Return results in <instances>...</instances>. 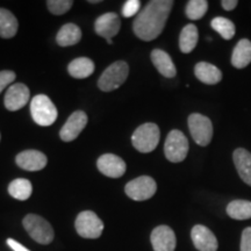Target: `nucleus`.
I'll return each mask as SVG.
<instances>
[{"mask_svg": "<svg viewBox=\"0 0 251 251\" xmlns=\"http://www.w3.org/2000/svg\"><path fill=\"white\" fill-rule=\"evenodd\" d=\"M208 9V1L206 0H191L187 2L185 13L190 20H199L206 14Z\"/></svg>", "mask_w": 251, "mask_h": 251, "instance_id": "28", "label": "nucleus"}, {"mask_svg": "<svg viewBox=\"0 0 251 251\" xmlns=\"http://www.w3.org/2000/svg\"><path fill=\"white\" fill-rule=\"evenodd\" d=\"M188 140L180 130L174 129L169 133L164 144L165 157L172 163H180L186 158Z\"/></svg>", "mask_w": 251, "mask_h": 251, "instance_id": "7", "label": "nucleus"}, {"mask_svg": "<svg viewBox=\"0 0 251 251\" xmlns=\"http://www.w3.org/2000/svg\"><path fill=\"white\" fill-rule=\"evenodd\" d=\"M174 6L172 0H152L134 20L135 35L143 41H152L161 35Z\"/></svg>", "mask_w": 251, "mask_h": 251, "instance_id": "1", "label": "nucleus"}, {"mask_svg": "<svg viewBox=\"0 0 251 251\" xmlns=\"http://www.w3.org/2000/svg\"><path fill=\"white\" fill-rule=\"evenodd\" d=\"M68 71L71 77L77 79H84L90 77L94 72V63L87 57H79L71 61L68 67Z\"/></svg>", "mask_w": 251, "mask_h": 251, "instance_id": "22", "label": "nucleus"}, {"mask_svg": "<svg viewBox=\"0 0 251 251\" xmlns=\"http://www.w3.org/2000/svg\"><path fill=\"white\" fill-rule=\"evenodd\" d=\"M75 227L78 235L84 238H98L101 236L103 224L92 211H84L78 214Z\"/></svg>", "mask_w": 251, "mask_h": 251, "instance_id": "8", "label": "nucleus"}, {"mask_svg": "<svg viewBox=\"0 0 251 251\" xmlns=\"http://www.w3.org/2000/svg\"><path fill=\"white\" fill-rule=\"evenodd\" d=\"M233 159L241 179L251 186V153L246 149L238 148L234 151Z\"/></svg>", "mask_w": 251, "mask_h": 251, "instance_id": "19", "label": "nucleus"}, {"mask_svg": "<svg viewBox=\"0 0 251 251\" xmlns=\"http://www.w3.org/2000/svg\"><path fill=\"white\" fill-rule=\"evenodd\" d=\"M240 251H251V227H248L243 230Z\"/></svg>", "mask_w": 251, "mask_h": 251, "instance_id": "32", "label": "nucleus"}, {"mask_svg": "<svg viewBox=\"0 0 251 251\" xmlns=\"http://www.w3.org/2000/svg\"><path fill=\"white\" fill-rule=\"evenodd\" d=\"M23 224L29 236L37 243L49 244L54 240V229L42 216L28 214L25 216Z\"/></svg>", "mask_w": 251, "mask_h": 251, "instance_id": "5", "label": "nucleus"}, {"mask_svg": "<svg viewBox=\"0 0 251 251\" xmlns=\"http://www.w3.org/2000/svg\"><path fill=\"white\" fill-rule=\"evenodd\" d=\"M211 26L216 33L220 34V36L225 40H231L235 36V25L233 21H230L227 18L216 17L212 20Z\"/></svg>", "mask_w": 251, "mask_h": 251, "instance_id": "27", "label": "nucleus"}, {"mask_svg": "<svg viewBox=\"0 0 251 251\" xmlns=\"http://www.w3.org/2000/svg\"><path fill=\"white\" fill-rule=\"evenodd\" d=\"M153 251H175L177 240L175 231L168 226H158L150 236Z\"/></svg>", "mask_w": 251, "mask_h": 251, "instance_id": "11", "label": "nucleus"}, {"mask_svg": "<svg viewBox=\"0 0 251 251\" xmlns=\"http://www.w3.org/2000/svg\"><path fill=\"white\" fill-rule=\"evenodd\" d=\"M30 97V92L29 89L25 85V84L21 83H17L13 84L6 92L5 99H4V103L5 107L8 109V111H19L23 107H25V105L28 102Z\"/></svg>", "mask_w": 251, "mask_h": 251, "instance_id": "12", "label": "nucleus"}, {"mask_svg": "<svg viewBox=\"0 0 251 251\" xmlns=\"http://www.w3.org/2000/svg\"><path fill=\"white\" fill-rule=\"evenodd\" d=\"M15 80V74L13 71L4 70L0 71V93Z\"/></svg>", "mask_w": 251, "mask_h": 251, "instance_id": "31", "label": "nucleus"}, {"mask_svg": "<svg viewBox=\"0 0 251 251\" xmlns=\"http://www.w3.org/2000/svg\"><path fill=\"white\" fill-rule=\"evenodd\" d=\"M194 75L201 83L207 84V85H215L222 79L221 70L207 62L198 63L194 67Z\"/></svg>", "mask_w": 251, "mask_h": 251, "instance_id": "18", "label": "nucleus"}, {"mask_svg": "<svg viewBox=\"0 0 251 251\" xmlns=\"http://www.w3.org/2000/svg\"><path fill=\"white\" fill-rule=\"evenodd\" d=\"M49 11L55 15H62L67 13L74 5V1L70 0H48L47 1Z\"/></svg>", "mask_w": 251, "mask_h": 251, "instance_id": "29", "label": "nucleus"}, {"mask_svg": "<svg viewBox=\"0 0 251 251\" xmlns=\"http://www.w3.org/2000/svg\"><path fill=\"white\" fill-rule=\"evenodd\" d=\"M188 129L198 146L206 147L211 143L213 139L212 121L205 115L193 113L188 117Z\"/></svg>", "mask_w": 251, "mask_h": 251, "instance_id": "6", "label": "nucleus"}, {"mask_svg": "<svg viewBox=\"0 0 251 251\" xmlns=\"http://www.w3.org/2000/svg\"><path fill=\"white\" fill-rule=\"evenodd\" d=\"M251 63V41L242 39L237 42L231 55V64L236 69H243Z\"/></svg>", "mask_w": 251, "mask_h": 251, "instance_id": "20", "label": "nucleus"}, {"mask_svg": "<svg viewBox=\"0 0 251 251\" xmlns=\"http://www.w3.org/2000/svg\"><path fill=\"white\" fill-rule=\"evenodd\" d=\"M157 184L149 176H141L126 185L125 192L135 201H144L155 196Z\"/></svg>", "mask_w": 251, "mask_h": 251, "instance_id": "9", "label": "nucleus"}, {"mask_svg": "<svg viewBox=\"0 0 251 251\" xmlns=\"http://www.w3.org/2000/svg\"><path fill=\"white\" fill-rule=\"evenodd\" d=\"M221 5L226 11H233L234 8H236L238 1L237 0H222Z\"/></svg>", "mask_w": 251, "mask_h": 251, "instance_id": "34", "label": "nucleus"}, {"mask_svg": "<svg viewBox=\"0 0 251 251\" xmlns=\"http://www.w3.org/2000/svg\"><path fill=\"white\" fill-rule=\"evenodd\" d=\"M129 75V67L125 61L114 62L102 72L98 80L99 89L103 92L117 90L127 79Z\"/></svg>", "mask_w": 251, "mask_h": 251, "instance_id": "4", "label": "nucleus"}, {"mask_svg": "<svg viewBox=\"0 0 251 251\" xmlns=\"http://www.w3.org/2000/svg\"><path fill=\"white\" fill-rule=\"evenodd\" d=\"M161 131L156 124H144L134 131L131 143L134 148L142 153L151 152L158 146Z\"/></svg>", "mask_w": 251, "mask_h": 251, "instance_id": "2", "label": "nucleus"}, {"mask_svg": "<svg viewBox=\"0 0 251 251\" xmlns=\"http://www.w3.org/2000/svg\"><path fill=\"white\" fill-rule=\"evenodd\" d=\"M121 27L120 18L117 13H105L96 20L94 29L99 36L105 37L106 40H112V37L118 35Z\"/></svg>", "mask_w": 251, "mask_h": 251, "instance_id": "15", "label": "nucleus"}, {"mask_svg": "<svg viewBox=\"0 0 251 251\" xmlns=\"http://www.w3.org/2000/svg\"><path fill=\"white\" fill-rule=\"evenodd\" d=\"M31 192H33L31 183L28 179H25V178L14 179L13 181H11V184L8 186V193L14 199L21 200V201L27 200L31 196Z\"/></svg>", "mask_w": 251, "mask_h": 251, "instance_id": "25", "label": "nucleus"}, {"mask_svg": "<svg viewBox=\"0 0 251 251\" xmlns=\"http://www.w3.org/2000/svg\"><path fill=\"white\" fill-rule=\"evenodd\" d=\"M30 113L33 120L39 126L48 127L57 119V108L45 94L35 96L30 101Z\"/></svg>", "mask_w": 251, "mask_h": 251, "instance_id": "3", "label": "nucleus"}, {"mask_svg": "<svg viewBox=\"0 0 251 251\" xmlns=\"http://www.w3.org/2000/svg\"><path fill=\"white\" fill-rule=\"evenodd\" d=\"M81 39V30L80 28L75 24L64 25L56 35V41L58 46L69 47L75 46L79 42Z\"/></svg>", "mask_w": 251, "mask_h": 251, "instance_id": "21", "label": "nucleus"}, {"mask_svg": "<svg viewBox=\"0 0 251 251\" xmlns=\"http://www.w3.org/2000/svg\"><path fill=\"white\" fill-rule=\"evenodd\" d=\"M17 164L26 171H40L46 168L47 156L37 150H25L15 158Z\"/></svg>", "mask_w": 251, "mask_h": 251, "instance_id": "16", "label": "nucleus"}, {"mask_svg": "<svg viewBox=\"0 0 251 251\" xmlns=\"http://www.w3.org/2000/svg\"><path fill=\"white\" fill-rule=\"evenodd\" d=\"M198 40H199V33H198L197 26L193 24L186 25L179 35V48L184 54H190L197 47Z\"/></svg>", "mask_w": 251, "mask_h": 251, "instance_id": "23", "label": "nucleus"}, {"mask_svg": "<svg viewBox=\"0 0 251 251\" xmlns=\"http://www.w3.org/2000/svg\"><path fill=\"white\" fill-rule=\"evenodd\" d=\"M191 237L194 247L199 251H216L219 248L215 235L205 226L197 225L192 228Z\"/></svg>", "mask_w": 251, "mask_h": 251, "instance_id": "14", "label": "nucleus"}, {"mask_svg": "<svg viewBox=\"0 0 251 251\" xmlns=\"http://www.w3.org/2000/svg\"><path fill=\"white\" fill-rule=\"evenodd\" d=\"M151 62L155 65V68L158 70L162 76L166 78H174L177 75V69L174 61H172L171 56L164 50L155 49L151 51Z\"/></svg>", "mask_w": 251, "mask_h": 251, "instance_id": "17", "label": "nucleus"}, {"mask_svg": "<svg viewBox=\"0 0 251 251\" xmlns=\"http://www.w3.org/2000/svg\"><path fill=\"white\" fill-rule=\"evenodd\" d=\"M87 125V115L83 111H76L72 113L71 117H69L68 121L63 126L59 136L65 142H71L76 140L85 126Z\"/></svg>", "mask_w": 251, "mask_h": 251, "instance_id": "10", "label": "nucleus"}, {"mask_svg": "<svg viewBox=\"0 0 251 251\" xmlns=\"http://www.w3.org/2000/svg\"><path fill=\"white\" fill-rule=\"evenodd\" d=\"M97 166L102 175L109 178H120L126 172V163L124 159L113 153H105L100 156Z\"/></svg>", "mask_w": 251, "mask_h": 251, "instance_id": "13", "label": "nucleus"}, {"mask_svg": "<svg viewBox=\"0 0 251 251\" xmlns=\"http://www.w3.org/2000/svg\"><path fill=\"white\" fill-rule=\"evenodd\" d=\"M7 244H8V247L11 248V249L13 251H30V250H28L26 247H24L23 244L19 243L18 241L13 240V238H8Z\"/></svg>", "mask_w": 251, "mask_h": 251, "instance_id": "33", "label": "nucleus"}, {"mask_svg": "<svg viewBox=\"0 0 251 251\" xmlns=\"http://www.w3.org/2000/svg\"><path fill=\"white\" fill-rule=\"evenodd\" d=\"M141 7V1L139 0H128L125 2L124 7H122V15L125 18L134 17L135 14L139 13Z\"/></svg>", "mask_w": 251, "mask_h": 251, "instance_id": "30", "label": "nucleus"}, {"mask_svg": "<svg viewBox=\"0 0 251 251\" xmlns=\"http://www.w3.org/2000/svg\"><path fill=\"white\" fill-rule=\"evenodd\" d=\"M108 45H113V40H107Z\"/></svg>", "mask_w": 251, "mask_h": 251, "instance_id": "35", "label": "nucleus"}, {"mask_svg": "<svg viewBox=\"0 0 251 251\" xmlns=\"http://www.w3.org/2000/svg\"><path fill=\"white\" fill-rule=\"evenodd\" d=\"M18 20L12 12L6 8H0V36L11 39L18 31Z\"/></svg>", "mask_w": 251, "mask_h": 251, "instance_id": "24", "label": "nucleus"}, {"mask_svg": "<svg viewBox=\"0 0 251 251\" xmlns=\"http://www.w3.org/2000/svg\"><path fill=\"white\" fill-rule=\"evenodd\" d=\"M227 214L234 220L251 219V201L234 200L227 206Z\"/></svg>", "mask_w": 251, "mask_h": 251, "instance_id": "26", "label": "nucleus"}]
</instances>
